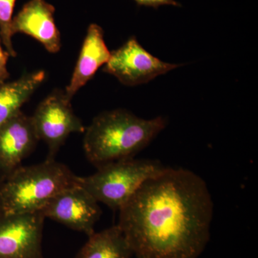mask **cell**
Instances as JSON below:
<instances>
[{
    "label": "cell",
    "mask_w": 258,
    "mask_h": 258,
    "mask_svg": "<svg viewBox=\"0 0 258 258\" xmlns=\"http://www.w3.org/2000/svg\"><path fill=\"white\" fill-rule=\"evenodd\" d=\"M10 55L6 50H3L0 39V83L6 82L9 79L10 74L8 70V62Z\"/></svg>",
    "instance_id": "9a60e30c"
},
{
    "label": "cell",
    "mask_w": 258,
    "mask_h": 258,
    "mask_svg": "<svg viewBox=\"0 0 258 258\" xmlns=\"http://www.w3.org/2000/svg\"><path fill=\"white\" fill-rule=\"evenodd\" d=\"M39 139L32 116L21 110L0 126V180L21 166L22 161L31 154Z\"/></svg>",
    "instance_id": "9c48e42d"
},
{
    "label": "cell",
    "mask_w": 258,
    "mask_h": 258,
    "mask_svg": "<svg viewBox=\"0 0 258 258\" xmlns=\"http://www.w3.org/2000/svg\"><path fill=\"white\" fill-rule=\"evenodd\" d=\"M31 116L39 139L48 149V159H55L71 134L86 131L82 120L75 114L71 100L60 88L52 91L40 102Z\"/></svg>",
    "instance_id": "5b68a950"
},
{
    "label": "cell",
    "mask_w": 258,
    "mask_h": 258,
    "mask_svg": "<svg viewBox=\"0 0 258 258\" xmlns=\"http://www.w3.org/2000/svg\"><path fill=\"white\" fill-rule=\"evenodd\" d=\"M42 215L72 230L94 233L102 210L98 202L80 184L56 195L42 209Z\"/></svg>",
    "instance_id": "ba28073f"
},
{
    "label": "cell",
    "mask_w": 258,
    "mask_h": 258,
    "mask_svg": "<svg viewBox=\"0 0 258 258\" xmlns=\"http://www.w3.org/2000/svg\"><path fill=\"white\" fill-rule=\"evenodd\" d=\"M41 212L0 215V258H42Z\"/></svg>",
    "instance_id": "52a82bcc"
},
{
    "label": "cell",
    "mask_w": 258,
    "mask_h": 258,
    "mask_svg": "<svg viewBox=\"0 0 258 258\" xmlns=\"http://www.w3.org/2000/svg\"><path fill=\"white\" fill-rule=\"evenodd\" d=\"M182 66L161 61L146 50L137 37L132 36L119 48L111 52L103 71L114 76L124 86H137Z\"/></svg>",
    "instance_id": "8992f818"
},
{
    "label": "cell",
    "mask_w": 258,
    "mask_h": 258,
    "mask_svg": "<svg viewBox=\"0 0 258 258\" xmlns=\"http://www.w3.org/2000/svg\"><path fill=\"white\" fill-rule=\"evenodd\" d=\"M16 0H0V39L10 57H15L17 52L13 43L12 23Z\"/></svg>",
    "instance_id": "5bb4252c"
},
{
    "label": "cell",
    "mask_w": 258,
    "mask_h": 258,
    "mask_svg": "<svg viewBox=\"0 0 258 258\" xmlns=\"http://www.w3.org/2000/svg\"><path fill=\"white\" fill-rule=\"evenodd\" d=\"M213 202L205 180L166 167L120 209L118 225L142 258H198L210 238Z\"/></svg>",
    "instance_id": "6da1fadb"
},
{
    "label": "cell",
    "mask_w": 258,
    "mask_h": 258,
    "mask_svg": "<svg viewBox=\"0 0 258 258\" xmlns=\"http://www.w3.org/2000/svg\"><path fill=\"white\" fill-rule=\"evenodd\" d=\"M139 6L149 7L157 9L163 5H171V6L181 7V5L175 0H134Z\"/></svg>",
    "instance_id": "2e32d148"
},
{
    "label": "cell",
    "mask_w": 258,
    "mask_h": 258,
    "mask_svg": "<svg viewBox=\"0 0 258 258\" xmlns=\"http://www.w3.org/2000/svg\"><path fill=\"white\" fill-rule=\"evenodd\" d=\"M159 116L146 120L125 109L104 111L85 131L83 149L96 167L112 161L132 159L165 128Z\"/></svg>",
    "instance_id": "7a4b0ae2"
},
{
    "label": "cell",
    "mask_w": 258,
    "mask_h": 258,
    "mask_svg": "<svg viewBox=\"0 0 258 258\" xmlns=\"http://www.w3.org/2000/svg\"><path fill=\"white\" fill-rule=\"evenodd\" d=\"M92 175L79 178V184L98 203L119 210L144 181L166 169L157 160L123 159L100 166Z\"/></svg>",
    "instance_id": "277c9868"
},
{
    "label": "cell",
    "mask_w": 258,
    "mask_h": 258,
    "mask_svg": "<svg viewBox=\"0 0 258 258\" xmlns=\"http://www.w3.org/2000/svg\"><path fill=\"white\" fill-rule=\"evenodd\" d=\"M132 247L118 225L88 236L76 258H132Z\"/></svg>",
    "instance_id": "4fadbf2b"
},
{
    "label": "cell",
    "mask_w": 258,
    "mask_h": 258,
    "mask_svg": "<svg viewBox=\"0 0 258 258\" xmlns=\"http://www.w3.org/2000/svg\"><path fill=\"white\" fill-rule=\"evenodd\" d=\"M67 166L48 159L35 165L20 166L2 181L5 214L40 212L56 195L79 184Z\"/></svg>",
    "instance_id": "3957f363"
},
{
    "label": "cell",
    "mask_w": 258,
    "mask_h": 258,
    "mask_svg": "<svg viewBox=\"0 0 258 258\" xmlns=\"http://www.w3.org/2000/svg\"><path fill=\"white\" fill-rule=\"evenodd\" d=\"M55 8L45 0H30L13 19L12 33H23L40 42L50 53L61 48L60 31L56 26Z\"/></svg>",
    "instance_id": "30bf717a"
},
{
    "label": "cell",
    "mask_w": 258,
    "mask_h": 258,
    "mask_svg": "<svg viewBox=\"0 0 258 258\" xmlns=\"http://www.w3.org/2000/svg\"><path fill=\"white\" fill-rule=\"evenodd\" d=\"M103 34V29L97 24L88 26L72 77L64 90L69 99L72 100L79 90L93 79L97 71L109 60L111 52L106 46Z\"/></svg>",
    "instance_id": "8fae6325"
},
{
    "label": "cell",
    "mask_w": 258,
    "mask_h": 258,
    "mask_svg": "<svg viewBox=\"0 0 258 258\" xmlns=\"http://www.w3.org/2000/svg\"><path fill=\"white\" fill-rule=\"evenodd\" d=\"M45 78V71L40 70L24 74L12 82L0 83V126L21 110Z\"/></svg>",
    "instance_id": "7c38bea8"
},
{
    "label": "cell",
    "mask_w": 258,
    "mask_h": 258,
    "mask_svg": "<svg viewBox=\"0 0 258 258\" xmlns=\"http://www.w3.org/2000/svg\"><path fill=\"white\" fill-rule=\"evenodd\" d=\"M1 187L2 181L0 180V215L4 213V212H3V200H2Z\"/></svg>",
    "instance_id": "e0dca14e"
},
{
    "label": "cell",
    "mask_w": 258,
    "mask_h": 258,
    "mask_svg": "<svg viewBox=\"0 0 258 258\" xmlns=\"http://www.w3.org/2000/svg\"><path fill=\"white\" fill-rule=\"evenodd\" d=\"M137 258H142V257H137Z\"/></svg>",
    "instance_id": "ac0fdd59"
}]
</instances>
